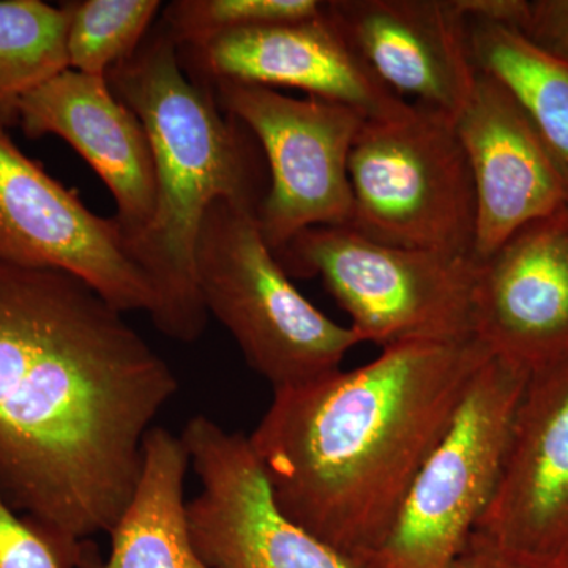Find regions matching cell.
Segmentation results:
<instances>
[{
    "mask_svg": "<svg viewBox=\"0 0 568 568\" xmlns=\"http://www.w3.org/2000/svg\"><path fill=\"white\" fill-rule=\"evenodd\" d=\"M528 375L495 354L478 369L365 568H450L495 493Z\"/></svg>",
    "mask_w": 568,
    "mask_h": 568,
    "instance_id": "7",
    "label": "cell"
},
{
    "mask_svg": "<svg viewBox=\"0 0 568 568\" xmlns=\"http://www.w3.org/2000/svg\"><path fill=\"white\" fill-rule=\"evenodd\" d=\"M85 541L59 540L0 495V568H78Z\"/></svg>",
    "mask_w": 568,
    "mask_h": 568,
    "instance_id": "22",
    "label": "cell"
},
{
    "mask_svg": "<svg viewBox=\"0 0 568 568\" xmlns=\"http://www.w3.org/2000/svg\"><path fill=\"white\" fill-rule=\"evenodd\" d=\"M320 0H175L164 7V31L179 50L241 29L312 20L323 13Z\"/></svg>",
    "mask_w": 568,
    "mask_h": 568,
    "instance_id": "21",
    "label": "cell"
},
{
    "mask_svg": "<svg viewBox=\"0 0 568 568\" xmlns=\"http://www.w3.org/2000/svg\"><path fill=\"white\" fill-rule=\"evenodd\" d=\"M178 51L185 73L207 88L237 82L275 91L298 89L353 108L366 121L396 119L413 108L355 54L328 17L327 2L312 20L241 29Z\"/></svg>",
    "mask_w": 568,
    "mask_h": 568,
    "instance_id": "11",
    "label": "cell"
},
{
    "mask_svg": "<svg viewBox=\"0 0 568 568\" xmlns=\"http://www.w3.org/2000/svg\"><path fill=\"white\" fill-rule=\"evenodd\" d=\"M327 13L399 99L454 121L469 102L478 70L457 0H331Z\"/></svg>",
    "mask_w": 568,
    "mask_h": 568,
    "instance_id": "13",
    "label": "cell"
},
{
    "mask_svg": "<svg viewBox=\"0 0 568 568\" xmlns=\"http://www.w3.org/2000/svg\"><path fill=\"white\" fill-rule=\"evenodd\" d=\"M194 265L209 315L274 392L338 372L361 345L349 325L325 316L294 286L265 244L257 207L215 201L201 224Z\"/></svg>",
    "mask_w": 568,
    "mask_h": 568,
    "instance_id": "4",
    "label": "cell"
},
{
    "mask_svg": "<svg viewBox=\"0 0 568 568\" xmlns=\"http://www.w3.org/2000/svg\"><path fill=\"white\" fill-rule=\"evenodd\" d=\"M123 315L78 276L0 264V495L67 544L110 534L179 390Z\"/></svg>",
    "mask_w": 568,
    "mask_h": 568,
    "instance_id": "1",
    "label": "cell"
},
{
    "mask_svg": "<svg viewBox=\"0 0 568 568\" xmlns=\"http://www.w3.org/2000/svg\"><path fill=\"white\" fill-rule=\"evenodd\" d=\"M190 455L181 436L153 426L144 437L140 478L112 526L111 551L100 558L85 541L78 568H211L197 555L183 496Z\"/></svg>",
    "mask_w": 568,
    "mask_h": 568,
    "instance_id": "17",
    "label": "cell"
},
{
    "mask_svg": "<svg viewBox=\"0 0 568 568\" xmlns=\"http://www.w3.org/2000/svg\"><path fill=\"white\" fill-rule=\"evenodd\" d=\"M69 2L0 0V126L18 125L28 93L69 69Z\"/></svg>",
    "mask_w": 568,
    "mask_h": 568,
    "instance_id": "19",
    "label": "cell"
},
{
    "mask_svg": "<svg viewBox=\"0 0 568 568\" xmlns=\"http://www.w3.org/2000/svg\"><path fill=\"white\" fill-rule=\"evenodd\" d=\"M466 21L489 22L519 31L528 17L529 0H457Z\"/></svg>",
    "mask_w": 568,
    "mask_h": 568,
    "instance_id": "25",
    "label": "cell"
},
{
    "mask_svg": "<svg viewBox=\"0 0 568 568\" xmlns=\"http://www.w3.org/2000/svg\"><path fill=\"white\" fill-rule=\"evenodd\" d=\"M287 275L323 280L361 343L381 349L474 338L477 261L381 244L349 226H317L276 253Z\"/></svg>",
    "mask_w": 568,
    "mask_h": 568,
    "instance_id": "5",
    "label": "cell"
},
{
    "mask_svg": "<svg viewBox=\"0 0 568 568\" xmlns=\"http://www.w3.org/2000/svg\"><path fill=\"white\" fill-rule=\"evenodd\" d=\"M491 355L477 336L406 343L275 390L248 440L276 506L365 568Z\"/></svg>",
    "mask_w": 568,
    "mask_h": 568,
    "instance_id": "2",
    "label": "cell"
},
{
    "mask_svg": "<svg viewBox=\"0 0 568 568\" xmlns=\"http://www.w3.org/2000/svg\"><path fill=\"white\" fill-rule=\"evenodd\" d=\"M181 437L201 484L186 506L190 532L209 567L364 568L280 510L244 433L200 414Z\"/></svg>",
    "mask_w": 568,
    "mask_h": 568,
    "instance_id": "9",
    "label": "cell"
},
{
    "mask_svg": "<svg viewBox=\"0 0 568 568\" xmlns=\"http://www.w3.org/2000/svg\"><path fill=\"white\" fill-rule=\"evenodd\" d=\"M349 227L381 244L474 257L476 192L454 119L413 103L365 121L349 155Z\"/></svg>",
    "mask_w": 568,
    "mask_h": 568,
    "instance_id": "6",
    "label": "cell"
},
{
    "mask_svg": "<svg viewBox=\"0 0 568 568\" xmlns=\"http://www.w3.org/2000/svg\"><path fill=\"white\" fill-rule=\"evenodd\" d=\"M455 129L476 192L474 260L489 256L529 223L568 207L558 168L503 82L478 71Z\"/></svg>",
    "mask_w": 568,
    "mask_h": 568,
    "instance_id": "15",
    "label": "cell"
},
{
    "mask_svg": "<svg viewBox=\"0 0 568 568\" xmlns=\"http://www.w3.org/2000/svg\"><path fill=\"white\" fill-rule=\"evenodd\" d=\"M450 568H568V558L530 555L474 530Z\"/></svg>",
    "mask_w": 568,
    "mask_h": 568,
    "instance_id": "24",
    "label": "cell"
},
{
    "mask_svg": "<svg viewBox=\"0 0 568 568\" xmlns=\"http://www.w3.org/2000/svg\"><path fill=\"white\" fill-rule=\"evenodd\" d=\"M467 33L477 70L503 82L517 99L568 193V63L549 58L504 26L467 21Z\"/></svg>",
    "mask_w": 568,
    "mask_h": 568,
    "instance_id": "18",
    "label": "cell"
},
{
    "mask_svg": "<svg viewBox=\"0 0 568 568\" xmlns=\"http://www.w3.org/2000/svg\"><path fill=\"white\" fill-rule=\"evenodd\" d=\"M69 6V69L103 78L132 58L163 10L159 0H82Z\"/></svg>",
    "mask_w": 568,
    "mask_h": 568,
    "instance_id": "20",
    "label": "cell"
},
{
    "mask_svg": "<svg viewBox=\"0 0 568 568\" xmlns=\"http://www.w3.org/2000/svg\"><path fill=\"white\" fill-rule=\"evenodd\" d=\"M474 331L529 373L568 357V207L477 261Z\"/></svg>",
    "mask_w": 568,
    "mask_h": 568,
    "instance_id": "14",
    "label": "cell"
},
{
    "mask_svg": "<svg viewBox=\"0 0 568 568\" xmlns=\"http://www.w3.org/2000/svg\"><path fill=\"white\" fill-rule=\"evenodd\" d=\"M0 264L54 268L88 283L119 312L151 313V284L114 219L89 211L0 126Z\"/></svg>",
    "mask_w": 568,
    "mask_h": 568,
    "instance_id": "10",
    "label": "cell"
},
{
    "mask_svg": "<svg viewBox=\"0 0 568 568\" xmlns=\"http://www.w3.org/2000/svg\"><path fill=\"white\" fill-rule=\"evenodd\" d=\"M211 89L220 108L244 123L267 160L271 183L257 223L272 252L310 227L349 226V155L366 121L361 112L261 85L220 82Z\"/></svg>",
    "mask_w": 568,
    "mask_h": 568,
    "instance_id": "8",
    "label": "cell"
},
{
    "mask_svg": "<svg viewBox=\"0 0 568 568\" xmlns=\"http://www.w3.org/2000/svg\"><path fill=\"white\" fill-rule=\"evenodd\" d=\"M518 32L549 58L568 63V0H529Z\"/></svg>",
    "mask_w": 568,
    "mask_h": 568,
    "instance_id": "23",
    "label": "cell"
},
{
    "mask_svg": "<svg viewBox=\"0 0 568 568\" xmlns=\"http://www.w3.org/2000/svg\"><path fill=\"white\" fill-rule=\"evenodd\" d=\"M18 126L32 140L69 142L114 196L125 248L140 237L156 204L151 141L106 78L63 70L22 99Z\"/></svg>",
    "mask_w": 568,
    "mask_h": 568,
    "instance_id": "16",
    "label": "cell"
},
{
    "mask_svg": "<svg viewBox=\"0 0 568 568\" xmlns=\"http://www.w3.org/2000/svg\"><path fill=\"white\" fill-rule=\"evenodd\" d=\"M106 80L141 119L155 166V212L126 253L151 284L153 325L175 342H196L209 321L194 265L201 224L219 200L260 209L267 189L257 142L185 73L160 22Z\"/></svg>",
    "mask_w": 568,
    "mask_h": 568,
    "instance_id": "3",
    "label": "cell"
},
{
    "mask_svg": "<svg viewBox=\"0 0 568 568\" xmlns=\"http://www.w3.org/2000/svg\"><path fill=\"white\" fill-rule=\"evenodd\" d=\"M476 530L519 551L568 558V357L529 373Z\"/></svg>",
    "mask_w": 568,
    "mask_h": 568,
    "instance_id": "12",
    "label": "cell"
}]
</instances>
